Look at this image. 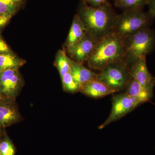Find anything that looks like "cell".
I'll list each match as a JSON object with an SVG mask.
<instances>
[{"mask_svg": "<svg viewBox=\"0 0 155 155\" xmlns=\"http://www.w3.org/2000/svg\"><path fill=\"white\" fill-rule=\"evenodd\" d=\"M11 51L8 46L0 36V53Z\"/></svg>", "mask_w": 155, "mask_h": 155, "instance_id": "603a6c76", "label": "cell"}, {"mask_svg": "<svg viewBox=\"0 0 155 155\" xmlns=\"http://www.w3.org/2000/svg\"><path fill=\"white\" fill-rule=\"evenodd\" d=\"M55 65L61 78L71 71L69 58L65 50L58 51L56 56Z\"/></svg>", "mask_w": 155, "mask_h": 155, "instance_id": "2e32d148", "label": "cell"}, {"mask_svg": "<svg viewBox=\"0 0 155 155\" xmlns=\"http://www.w3.org/2000/svg\"><path fill=\"white\" fill-rule=\"evenodd\" d=\"M19 0H0V13L13 15L17 10Z\"/></svg>", "mask_w": 155, "mask_h": 155, "instance_id": "d6986e66", "label": "cell"}, {"mask_svg": "<svg viewBox=\"0 0 155 155\" xmlns=\"http://www.w3.org/2000/svg\"><path fill=\"white\" fill-rule=\"evenodd\" d=\"M0 155H1V153H0Z\"/></svg>", "mask_w": 155, "mask_h": 155, "instance_id": "4316f807", "label": "cell"}, {"mask_svg": "<svg viewBox=\"0 0 155 155\" xmlns=\"http://www.w3.org/2000/svg\"><path fill=\"white\" fill-rule=\"evenodd\" d=\"M149 1V0H119L114 2V5L124 11L143 10L145 6L148 4Z\"/></svg>", "mask_w": 155, "mask_h": 155, "instance_id": "e0dca14e", "label": "cell"}, {"mask_svg": "<svg viewBox=\"0 0 155 155\" xmlns=\"http://www.w3.org/2000/svg\"><path fill=\"white\" fill-rule=\"evenodd\" d=\"M69 62L72 76L80 86V89L84 84L97 77V73L87 69L83 64L75 62L70 58Z\"/></svg>", "mask_w": 155, "mask_h": 155, "instance_id": "5bb4252c", "label": "cell"}, {"mask_svg": "<svg viewBox=\"0 0 155 155\" xmlns=\"http://www.w3.org/2000/svg\"><path fill=\"white\" fill-rule=\"evenodd\" d=\"M61 78L64 91L70 93H75L80 91V86L74 79L71 71L67 72Z\"/></svg>", "mask_w": 155, "mask_h": 155, "instance_id": "ac0fdd59", "label": "cell"}, {"mask_svg": "<svg viewBox=\"0 0 155 155\" xmlns=\"http://www.w3.org/2000/svg\"><path fill=\"white\" fill-rule=\"evenodd\" d=\"M12 15L0 13V29L3 28L11 19Z\"/></svg>", "mask_w": 155, "mask_h": 155, "instance_id": "44dd1931", "label": "cell"}, {"mask_svg": "<svg viewBox=\"0 0 155 155\" xmlns=\"http://www.w3.org/2000/svg\"><path fill=\"white\" fill-rule=\"evenodd\" d=\"M114 2H116V1H119V0H114Z\"/></svg>", "mask_w": 155, "mask_h": 155, "instance_id": "d4e9b609", "label": "cell"}, {"mask_svg": "<svg viewBox=\"0 0 155 155\" xmlns=\"http://www.w3.org/2000/svg\"><path fill=\"white\" fill-rule=\"evenodd\" d=\"M88 32L101 39L112 33L117 14L109 2L100 7H92L83 0L77 14Z\"/></svg>", "mask_w": 155, "mask_h": 155, "instance_id": "6da1fadb", "label": "cell"}, {"mask_svg": "<svg viewBox=\"0 0 155 155\" xmlns=\"http://www.w3.org/2000/svg\"><path fill=\"white\" fill-rule=\"evenodd\" d=\"M14 100L0 98V127H8L22 120V117Z\"/></svg>", "mask_w": 155, "mask_h": 155, "instance_id": "9c48e42d", "label": "cell"}, {"mask_svg": "<svg viewBox=\"0 0 155 155\" xmlns=\"http://www.w3.org/2000/svg\"><path fill=\"white\" fill-rule=\"evenodd\" d=\"M24 85V81L18 69H10L0 72L1 97L14 100Z\"/></svg>", "mask_w": 155, "mask_h": 155, "instance_id": "52a82bcc", "label": "cell"}, {"mask_svg": "<svg viewBox=\"0 0 155 155\" xmlns=\"http://www.w3.org/2000/svg\"><path fill=\"white\" fill-rule=\"evenodd\" d=\"M0 153L2 155H15V147L8 137H6L0 143Z\"/></svg>", "mask_w": 155, "mask_h": 155, "instance_id": "ffe728a7", "label": "cell"}, {"mask_svg": "<svg viewBox=\"0 0 155 155\" xmlns=\"http://www.w3.org/2000/svg\"><path fill=\"white\" fill-rule=\"evenodd\" d=\"M155 17L149 11L143 10L124 11L117 14L112 32L124 38L138 31L149 28Z\"/></svg>", "mask_w": 155, "mask_h": 155, "instance_id": "277c9868", "label": "cell"}, {"mask_svg": "<svg viewBox=\"0 0 155 155\" xmlns=\"http://www.w3.org/2000/svg\"><path fill=\"white\" fill-rule=\"evenodd\" d=\"M100 39L87 31L77 43L65 50L67 55L73 61L83 64L87 62Z\"/></svg>", "mask_w": 155, "mask_h": 155, "instance_id": "ba28073f", "label": "cell"}, {"mask_svg": "<svg viewBox=\"0 0 155 155\" xmlns=\"http://www.w3.org/2000/svg\"><path fill=\"white\" fill-rule=\"evenodd\" d=\"M84 23L80 17L76 14L73 18L71 28L64 44V49L67 50L77 43L87 32Z\"/></svg>", "mask_w": 155, "mask_h": 155, "instance_id": "4fadbf2b", "label": "cell"}, {"mask_svg": "<svg viewBox=\"0 0 155 155\" xmlns=\"http://www.w3.org/2000/svg\"><path fill=\"white\" fill-rule=\"evenodd\" d=\"M132 78L147 88L153 91L155 77L149 71L147 67L146 57L139 59L130 67Z\"/></svg>", "mask_w": 155, "mask_h": 155, "instance_id": "30bf717a", "label": "cell"}, {"mask_svg": "<svg viewBox=\"0 0 155 155\" xmlns=\"http://www.w3.org/2000/svg\"><path fill=\"white\" fill-rule=\"evenodd\" d=\"M80 92L85 95L96 99L116 93L97 77L81 87Z\"/></svg>", "mask_w": 155, "mask_h": 155, "instance_id": "8fae6325", "label": "cell"}, {"mask_svg": "<svg viewBox=\"0 0 155 155\" xmlns=\"http://www.w3.org/2000/svg\"><path fill=\"white\" fill-rule=\"evenodd\" d=\"M125 54L123 38L112 32L100 39L87 64L90 69L100 72L109 64L124 61Z\"/></svg>", "mask_w": 155, "mask_h": 155, "instance_id": "7a4b0ae2", "label": "cell"}, {"mask_svg": "<svg viewBox=\"0 0 155 155\" xmlns=\"http://www.w3.org/2000/svg\"><path fill=\"white\" fill-rule=\"evenodd\" d=\"M97 78L116 93L125 91L132 78L130 67L124 61L109 64L97 73Z\"/></svg>", "mask_w": 155, "mask_h": 155, "instance_id": "5b68a950", "label": "cell"}, {"mask_svg": "<svg viewBox=\"0 0 155 155\" xmlns=\"http://www.w3.org/2000/svg\"><path fill=\"white\" fill-rule=\"evenodd\" d=\"M125 92L141 104L151 102L153 97V91L147 88L132 78L127 84Z\"/></svg>", "mask_w": 155, "mask_h": 155, "instance_id": "7c38bea8", "label": "cell"}, {"mask_svg": "<svg viewBox=\"0 0 155 155\" xmlns=\"http://www.w3.org/2000/svg\"><path fill=\"white\" fill-rule=\"evenodd\" d=\"M1 97H1V94H0V98H1Z\"/></svg>", "mask_w": 155, "mask_h": 155, "instance_id": "484cf974", "label": "cell"}, {"mask_svg": "<svg viewBox=\"0 0 155 155\" xmlns=\"http://www.w3.org/2000/svg\"><path fill=\"white\" fill-rule=\"evenodd\" d=\"M26 63L12 52L0 53V72L10 69H19Z\"/></svg>", "mask_w": 155, "mask_h": 155, "instance_id": "9a60e30c", "label": "cell"}, {"mask_svg": "<svg viewBox=\"0 0 155 155\" xmlns=\"http://www.w3.org/2000/svg\"><path fill=\"white\" fill-rule=\"evenodd\" d=\"M83 1L86 3H88L92 7H95V8L100 7L108 2L107 0H83Z\"/></svg>", "mask_w": 155, "mask_h": 155, "instance_id": "7402d4cb", "label": "cell"}, {"mask_svg": "<svg viewBox=\"0 0 155 155\" xmlns=\"http://www.w3.org/2000/svg\"><path fill=\"white\" fill-rule=\"evenodd\" d=\"M140 105L125 91L114 95L112 98L110 114L105 122L99 126V129H102L112 122L121 119Z\"/></svg>", "mask_w": 155, "mask_h": 155, "instance_id": "8992f818", "label": "cell"}, {"mask_svg": "<svg viewBox=\"0 0 155 155\" xmlns=\"http://www.w3.org/2000/svg\"><path fill=\"white\" fill-rule=\"evenodd\" d=\"M123 38L125 47L124 62L129 67L146 57L155 48V31L150 28Z\"/></svg>", "mask_w": 155, "mask_h": 155, "instance_id": "3957f363", "label": "cell"}, {"mask_svg": "<svg viewBox=\"0 0 155 155\" xmlns=\"http://www.w3.org/2000/svg\"><path fill=\"white\" fill-rule=\"evenodd\" d=\"M147 5L149 11L155 17V0H149Z\"/></svg>", "mask_w": 155, "mask_h": 155, "instance_id": "cb8c5ba5", "label": "cell"}]
</instances>
